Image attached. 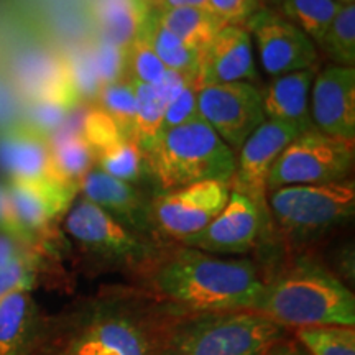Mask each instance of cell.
<instances>
[{
    "label": "cell",
    "instance_id": "b9f144b4",
    "mask_svg": "<svg viewBox=\"0 0 355 355\" xmlns=\"http://www.w3.org/2000/svg\"><path fill=\"white\" fill-rule=\"evenodd\" d=\"M259 355H309V354L306 352L303 345H301L291 334L285 337V339L275 343L273 345H270L268 349H265L263 352Z\"/></svg>",
    "mask_w": 355,
    "mask_h": 355
},
{
    "label": "cell",
    "instance_id": "8992f818",
    "mask_svg": "<svg viewBox=\"0 0 355 355\" xmlns=\"http://www.w3.org/2000/svg\"><path fill=\"white\" fill-rule=\"evenodd\" d=\"M145 155L159 193L230 181L235 170V152L202 119L165 130Z\"/></svg>",
    "mask_w": 355,
    "mask_h": 355
},
{
    "label": "cell",
    "instance_id": "3957f363",
    "mask_svg": "<svg viewBox=\"0 0 355 355\" xmlns=\"http://www.w3.org/2000/svg\"><path fill=\"white\" fill-rule=\"evenodd\" d=\"M255 311L291 332L300 327L355 326L354 291L308 252L288 254L270 272Z\"/></svg>",
    "mask_w": 355,
    "mask_h": 355
},
{
    "label": "cell",
    "instance_id": "f35d334b",
    "mask_svg": "<svg viewBox=\"0 0 355 355\" xmlns=\"http://www.w3.org/2000/svg\"><path fill=\"white\" fill-rule=\"evenodd\" d=\"M196 81V74H186L180 73V71H171L166 69V73L163 74V78L152 86L159 97V101L163 102V105L170 104L171 101H175L191 83Z\"/></svg>",
    "mask_w": 355,
    "mask_h": 355
},
{
    "label": "cell",
    "instance_id": "e0dca14e",
    "mask_svg": "<svg viewBox=\"0 0 355 355\" xmlns=\"http://www.w3.org/2000/svg\"><path fill=\"white\" fill-rule=\"evenodd\" d=\"M257 79L254 40L241 25L222 26L211 43L199 51V87L227 83L254 84Z\"/></svg>",
    "mask_w": 355,
    "mask_h": 355
},
{
    "label": "cell",
    "instance_id": "ba28073f",
    "mask_svg": "<svg viewBox=\"0 0 355 355\" xmlns=\"http://www.w3.org/2000/svg\"><path fill=\"white\" fill-rule=\"evenodd\" d=\"M355 163V140L309 128L283 150L270 171L266 189L327 184L349 180Z\"/></svg>",
    "mask_w": 355,
    "mask_h": 355
},
{
    "label": "cell",
    "instance_id": "f1b7e54d",
    "mask_svg": "<svg viewBox=\"0 0 355 355\" xmlns=\"http://www.w3.org/2000/svg\"><path fill=\"white\" fill-rule=\"evenodd\" d=\"M309 355H355L354 326H314L293 331Z\"/></svg>",
    "mask_w": 355,
    "mask_h": 355
},
{
    "label": "cell",
    "instance_id": "8d00e7d4",
    "mask_svg": "<svg viewBox=\"0 0 355 355\" xmlns=\"http://www.w3.org/2000/svg\"><path fill=\"white\" fill-rule=\"evenodd\" d=\"M198 81H193L188 87L171 101L165 107V115H163V132L170 130V128L180 127L183 123L199 119L198 112V92H199ZM162 132V133H163Z\"/></svg>",
    "mask_w": 355,
    "mask_h": 355
},
{
    "label": "cell",
    "instance_id": "cb8c5ba5",
    "mask_svg": "<svg viewBox=\"0 0 355 355\" xmlns=\"http://www.w3.org/2000/svg\"><path fill=\"white\" fill-rule=\"evenodd\" d=\"M140 33L144 35L155 55L165 64L166 69L180 71V73L186 74H198L199 51L189 48L171 32L163 28L152 10H150L148 19H146Z\"/></svg>",
    "mask_w": 355,
    "mask_h": 355
},
{
    "label": "cell",
    "instance_id": "ac0fdd59",
    "mask_svg": "<svg viewBox=\"0 0 355 355\" xmlns=\"http://www.w3.org/2000/svg\"><path fill=\"white\" fill-rule=\"evenodd\" d=\"M55 324L30 291L0 301V355H35L51 340Z\"/></svg>",
    "mask_w": 355,
    "mask_h": 355
},
{
    "label": "cell",
    "instance_id": "44dd1931",
    "mask_svg": "<svg viewBox=\"0 0 355 355\" xmlns=\"http://www.w3.org/2000/svg\"><path fill=\"white\" fill-rule=\"evenodd\" d=\"M150 8L145 0H96L94 17L99 38L128 48L139 38Z\"/></svg>",
    "mask_w": 355,
    "mask_h": 355
},
{
    "label": "cell",
    "instance_id": "8fae6325",
    "mask_svg": "<svg viewBox=\"0 0 355 355\" xmlns=\"http://www.w3.org/2000/svg\"><path fill=\"white\" fill-rule=\"evenodd\" d=\"M243 28L255 40L260 64L270 78L319 68L321 53L313 40L277 10L261 8Z\"/></svg>",
    "mask_w": 355,
    "mask_h": 355
},
{
    "label": "cell",
    "instance_id": "e575fe53",
    "mask_svg": "<svg viewBox=\"0 0 355 355\" xmlns=\"http://www.w3.org/2000/svg\"><path fill=\"white\" fill-rule=\"evenodd\" d=\"M91 51L102 86L122 81L123 73H127V48L97 38V42L91 46Z\"/></svg>",
    "mask_w": 355,
    "mask_h": 355
},
{
    "label": "cell",
    "instance_id": "d6a6232c",
    "mask_svg": "<svg viewBox=\"0 0 355 355\" xmlns=\"http://www.w3.org/2000/svg\"><path fill=\"white\" fill-rule=\"evenodd\" d=\"M127 71L132 74V83L155 86L166 73L165 64L158 60L144 35L127 48Z\"/></svg>",
    "mask_w": 355,
    "mask_h": 355
},
{
    "label": "cell",
    "instance_id": "bcb514c9",
    "mask_svg": "<svg viewBox=\"0 0 355 355\" xmlns=\"http://www.w3.org/2000/svg\"><path fill=\"white\" fill-rule=\"evenodd\" d=\"M145 2H146V6H148V8H153L159 2V0H145Z\"/></svg>",
    "mask_w": 355,
    "mask_h": 355
},
{
    "label": "cell",
    "instance_id": "52a82bcc",
    "mask_svg": "<svg viewBox=\"0 0 355 355\" xmlns=\"http://www.w3.org/2000/svg\"><path fill=\"white\" fill-rule=\"evenodd\" d=\"M64 229L86 255L109 268L137 270L141 273L165 247L130 232L83 196L73 202L64 216Z\"/></svg>",
    "mask_w": 355,
    "mask_h": 355
},
{
    "label": "cell",
    "instance_id": "2e32d148",
    "mask_svg": "<svg viewBox=\"0 0 355 355\" xmlns=\"http://www.w3.org/2000/svg\"><path fill=\"white\" fill-rule=\"evenodd\" d=\"M79 193L84 199L107 212L112 219L121 222L130 232L163 243L158 239L152 219L153 198L146 196L145 191H141L139 186L115 180L99 168H92L84 176Z\"/></svg>",
    "mask_w": 355,
    "mask_h": 355
},
{
    "label": "cell",
    "instance_id": "6da1fadb",
    "mask_svg": "<svg viewBox=\"0 0 355 355\" xmlns=\"http://www.w3.org/2000/svg\"><path fill=\"white\" fill-rule=\"evenodd\" d=\"M140 275L152 296L183 311H255L263 291V270L255 261L180 243L162 247Z\"/></svg>",
    "mask_w": 355,
    "mask_h": 355
},
{
    "label": "cell",
    "instance_id": "ffe728a7",
    "mask_svg": "<svg viewBox=\"0 0 355 355\" xmlns=\"http://www.w3.org/2000/svg\"><path fill=\"white\" fill-rule=\"evenodd\" d=\"M319 68H311L272 78L263 94V110L266 121L286 123L298 132L313 127L311 122V87Z\"/></svg>",
    "mask_w": 355,
    "mask_h": 355
},
{
    "label": "cell",
    "instance_id": "9c48e42d",
    "mask_svg": "<svg viewBox=\"0 0 355 355\" xmlns=\"http://www.w3.org/2000/svg\"><path fill=\"white\" fill-rule=\"evenodd\" d=\"M230 196L229 181H206L152 199V219L163 243H180L201 232L224 209Z\"/></svg>",
    "mask_w": 355,
    "mask_h": 355
},
{
    "label": "cell",
    "instance_id": "5bb4252c",
    "mask_svg": "<svg viewBox=\"0 0 355 355\" xmlns=\"http://www.w3.org/2000/svg\"><path fill=\"white\" fill-rule=\"evenodd\" d=\"M79 189L78 184L61 183L58 180L8 181L7 191L13 216L24 241L30 247L50 230L53 222L68 214Z\"/></svg>",
    "mask_w": 355,
    "mask_h": 355
},
{
    "label": "cell",
    "instance_id": "83f0119b",
    "mask_svg": "<svg viewBox=\"0 0 355 355\" xmlns=\"http://www.w3.org/2000/svg\"><path fill=\"white\" fill-rule=\"evenodd\" d=\"M318 50L329 58L332 64L355 68V3L340 7Z\"/></svg>",
    "mask_w": 355,
    "mask_h": 355
},
{
    "label": "cell",
    "instance_id": "7a4b0ae2",
    "mask_svg": "<svg viewBox=\"0 0 355 355\" xmlns=\"http://www.w3.org/2000/svg\"><path fill=\"white\" fill-rule=\"evenodd\" d=\"M171 306L135 293L97 296L66 324H55L48 344L66 355H155Z\"/></svg>",
    "mask_w": 355,
    "mask_h": 355
},
{
    "label": "cell",
    "instance_id": "1f68e13d",
    "mask_svg": "<svg viewBox=\"0 0 355 355\" xmlns=\"http://www.w3.org/2000/svg\"><path fill=\"white\" fill-rule=\"evenodd\" d=\"M81 133L89 148L94 153V159L97 155L104 153L110 146L117 145L119 141L127 139L117 123L101 107H94L84 114Z\"/></svg>",
    "mask_w": 355,
    "mask_h": 355
},
{
    "label": "cell",
    "instance_id": "836d02e7",
    "mask_svg": "<svg viewBox=\"0 0 355 355\" xmlns=\"http://www.w3.org/2000/svg\"><path fill=\"white\" fill-rule=\"evenodd\" d=\"M64 66L78 96L97 99L102 84L97 76L91 46L78 48L76 51L71 53L68 60L64 61Z\"/></svg>",
    "mask_w": 355,
    "mask_h": 355
},
{
    "label": "cell",
    "instance_id": "d590c367",
    "mask_svg": "<svg viewBox=\"0 0 355 355\" xmlns=\"http://www.w3.org/2000/svg\"><path fill=\"white\" fill-rule=\"evenodd\" d=\"M71 109L50 101H30L26 107V125L50 139L69 119Z\"/></svg>",
    "mask_w": 355,
    "mask_h": 355
},
{
    "label": "cell",
    "instance_id": "7dc6e473",
    "mask_svg": "<svg viewBox=\"0 0 355 355\" xmlns=\"http://www.w3.org/2000/svg\"><path fill=\"white\" fill-rule=\"evenodd\" d=\"M340 6H349V3H354V0H337Z\"/></svg>",
    "mask_w": 355,
    "mask_h": 355
},
{
    "label": "cell",
    "instance_id": "f546056e",
    "mask_svg": "<svg viewBox=\"0 0 355 355\" xmlns=\"http://www.w3.org/2000/svg\"><path fill=\"white\" fill-rule=\"evenodd\" d=\"M97 102L105 114L117 123L123 135L133 140V121L137 112L135 89L132 81H117L105 84L97 94Z\"/></svg>",
    "mask_w": 355,
    "mask_h": 355
},
{
    "label": "cell",
    "instance_id": "9a60e30c",
    "mask_svg": "<svg viewBox=\"0 0 355 355\" xmlns=\"http://www.w3.org/2000/svg\"><path fill=\"white\" fill-rule=\"evenodd\" d=\"M309 110L316 130L355 140V68H319L311 87Z\"/></svg>",
    "mask_w": 355,
    "mask_h": 355
},
{
    "label": "cell",
    "instance_id": "4fadbf2b",
    "mask_svg": "<svg viewBox=\"0 0 355 355\" xmlns=\"http://www.w3.org/2000/svg\"><path fill=\"white\" fill-rule=\"evenodd\" d=\"M301 132L286 123L265 121L235 153V170L230 178V191L241 193L252 201L266 206V181L283 150Z\"/></svg>",
    "mask_w": 355,
    "mask_h": 355
},
{
    "label": "cell",
    "instance_id": "484cf974",
    "mask_svg": "<svg viewBox=\"0 0 355 355\" xmlns=\"http://www.w3.org/2000/svg\"><path fill=\"white\" fill-rule=\"evenodd\" d=\"M94 163L105 175L133 186H140L141 181H145V176L150 175L145 152L128 139H123L104 153L97 155Z\"/></svg>",
    "mask_w": 355,
    "mask_h": 355
},
{
    "label": "cell",
    "instance_id": "60d3db41",
    "mask_svg": "<svg viewBox=\"0 0 355 355\" xmlns=\"http://www.w3.org/2000/svg\"><path fill=\"white\" fill-rule=\"evenodd\" d=\"M30 248L33 247H28L26 243L17 241V239L10 237V235L0 232V268L10 263L13 259H17L24 252L30 250Z\"/></svg>",
    "mask_w": 355,
    "mask_h": 355
},
{
    "label": "cell",
    "instance_id": "4dcf8cb0",
    "mask_svg": "<svg viewBox=\"0 0 355 355\" xmlns=\"http://www.w3.org/2000/svg\"><path fill=\"white\" fill-rule=\"evenodd\" d=\"M40 272V255L33 248L13 259L0 268V301L13 293L30 291L37 285Z\"/></svg>",
    "mask_w": 355,
    "mask_h": 355
},
{
    "label": "cell",
    "instance_id": "ee69618b",
    "mask_svg": "<svg viewBox=\"0 0 355 355\" xmlns=\"http://www.w3.org/2000/svg\"><path fill=\"white\" fill-rule=\"evenodd\" d=\"M35 355H66L63 350H60V349H56L55 345H51V344H46L44 345V347L40 350V352H37Z\"/></svg>",
    "mask_w": 355,
    "mask_h": 355
},
{
    "label": "cell",
    "instance_id": "277c9868",
    "mask_svg": "<svg viewBox=\"0 0 355 355\" xmlns=\"http://www.w3.org/2000/svg\"><path fill=\"white\" fill-rule=\"evenodd\" d=\"M291 334L254 309L183 311L171 306L155 355H259Z\"/></svg>",
    "mask_w": 355,
    "mask_h": 355
},
{
    "label": "cell",
    "instance_id": "7bdbcfd3",
    "mask_svg": "<svg viewBox=\"0 0 355 355\" xmlns=\"http://www.w3.org/2000/svg\"><path fill=\"white\" fill-rule=\"evenodd\" d=\"M209 0H159V2L150 10L155 13L170 10V8H183V7H196L206 8Z\"/></svg>",
    "mask_w": 355,
    "mask_h": 355
},
{
    "label": "cell",
    "instance_id": "30bf717a",
    "mask_svg": "<svg viewBox=\"0 0 355 355\" xmlns=\"http://www.w3.org/2000/svg\"><path fill=\"white\" fill-rule=\"evenodd\" d=\"M199 119L237 153L248 137L266 121L263 94L252 83L204 86L198 92Z\"/></svg>",
    "mask_w": 355,
    "mask_h": 355
},
{
    "label": "cell",
    "instance_id": "5b68a950",
    "mask_svg": "<svg viewBox=\"0 0 355 355\" xmlns=\"http://www.w3.org/2000/svg\"><path fill=\"white\" fill-rule=\"evenodd\" d=\"M268 234L288 254L306 247L347 225L355 216L352 178L327 184L283 186L266 193Z\"/></svg>",
    "mask_w": 355,
    "mask_h": 355
},
{
    "label": "cell",
    "instance_id": "f6af8a7d",
    "mask_svg": "<svg viewBox=\"0 0 355 355\" xmlns=\"http://www.w3.org/2000/svg\"><path fill=\"white\" fill-rule=\"evenodd\" d=\"M261 2H263L265 7H268V6H279L283 0H261Z\"/></svg>",
    "mask_w": 355,
    "mask_h": 355
},
{
    "label": "cell",
    "instance_id": "ab89813d",
    "mask_svg": "<svg viewBox=\"0 0 355 355\" xmlns=\"http://www.w3.org/2000/svg\"><path fill=\"white\" fill-rule=\"evenodd\" d=\"M0 232L10 235V237L17 239V241L26 243L24 241V235H21L19 225H17L15 216H13L7 184L2 183H0ZM26 245H28V243H26Z\"/></svg>",
    "mask_w": 355,
    "mask_h": 355
},
{
    "label": "cell",
    "instance_id": "4316f807",
    "mask_svg": "<svg viewBox=\"0 0 355 355\" xmlns=\"http://www.w3.org/2000/svg\"><path fill=\"white\" fill-rule=\"evenodd\" d=\"M135 89L137 112L133 121V141L146 153L163 132V115L165 105L159 101L152 86L132 83Z\"/></svg>",
    "mask_w": 355,
    "mask_h": 355
},
{
    "label": "cell",
    "instance_id": "7c38bea8",
    "mask_svg": "<svg viewBox=\"0 0 355 355\" xmlns=\"http://www.w3.org/2000/svg\"><path fill=\"white\" fill-rule=\"evenodd\" d=\"M268 235L266 206L230 191L229 201L220 214L201 232L180 242L207 254L232 257L255 250Z\"/></svg>",
    "mask_w": 355,
    "mask_h": 355
},
{
    "label": "cell",
    "instance_id": "74e56055",
    "mask_svg": "<svg viewBox=\"0 0 355 355\" xmlns=\"http://www.w3.org/2000/svg\"><path fill=\"white\" fill-rule=\"evenodd\" d=\"M207 10L216 15L224 25H241L265 8L261 0H209Z\"/></svg>",
    "mask_w": 355,
    "mask_h": 355
},
{
    "label": "cell",
    "instance_id": "603a6c76",
    "mask_svg": "<svg viewBox=\"0 0 355 355\" xmlns=\"http://www.w3.org/2000/svg\"><path fill=\"white\" fill-rule=\"evenodd\" d=\"M155 15L163 28H166L168 32H171L196 51L206 48L222 26H225L207 8H170V10L155 13Z\"/></svg>",
    "mask_w": 355,
    "mask_h": 355
},
{
    "label": "cell",
    "instance_id": "d6986e66",
    "mask_svg": "<svg viewBox=\"0 0 355 355\" xmlns=\"http://www.w3.org/2000/svg\"><path fill=\"white\" fill-rule=\"evenodd\" d=\"M0 168L10 181L56 180L50 139L26 123L3 128L0 132Z\"/></svg>",
    "mask_w": 355,
    "mask_h": 355
},
{
    "label": "cell",
    "instance_id": "7402d4cb",
    "mask_svg": "<svg viewBox=\"0 0 355 355\" xmlns=\"http://www.w3.org/2000/svg\"><path fill=\"white\" fill-rule=\"evenodd\" d=\"M53 175L58 181L78 184L81 188L84 176L92 170L94 153L84 140L81 130L63 125L50 137Z\"/></svg>",
    "mask_w": 355,
    "mask_h": 355
},
{
    "label": "cell",
    "instance_id": "d4e9b609",
    "mask_svg": "<svg viewBox=\"0 0 355 355\" xmlns=\"http://www.w3.org/2000/svg\"><path fill=\"white\" fill-rule=\"evenodd\" d=\"M278 7L279 15L298 26L318 46L343 6L337 0H283Z\"/></svg>",
    "mask_w": 355,
    "mask_h": 355
}]
</instances>
